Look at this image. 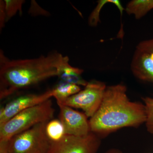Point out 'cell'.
I'll return each instance as SVG.
<instances>
[{
    "label": "cell",
    "instance_id": "obj_14",
    "mask_svg": "<svg viewBox=\"0 0 153 153\" xmlns=\"http://www.w3.org/2000/svg\"><path fill=\"white\" fill-rule=\"evenodd\" d=\"M45 131L51 143L59 141L65 135L64 127L59 120L52 119L48 122Z\"/></svg>",
    "mask_w": 153,
    "mask_h": 153
},
{
    "label": "cell",
    "instance_id": "obj_8",
    "mask_svg": "<svg viewBox=\"0 0 153 153\" xmlns=\"http://www.w3.org/2000/svg\"><path fill=\"white\" fill-rule=\"evenodd\" d=\"M51 90L41 94H27L10 102L0 110V126L23 111L40 104L52 97Z\"/></svg>",
    "mask_w": 153,
    "mask_h": 153
},
{
    "label": "cell",
    "instance_id": "obj_16",
    "mask_svg": "<svg viewBox=\"0 0 153 153\" xmlns=\"http://www.w3.org/2000/svg\"><path fill=\"white\" fill-rule=\"evenodd\" d=\"M143 100L146 115L145 123L147 131L153 134V97H143Z\"/></svg>",
    "mask_w": 153,
    "mask_h": 153
},
{
    "label": "cell",
    "instance_id": "obj_1",
    "mask_svg": "<svg viewBox=\"0 0 153 153\" xmlns=\"http://www.w3.org/2000/svg\"><path fill=\"white\" fill-rule=\"evenodd\" d=\"M144 103L132 102L123 84L107 86L99 108L89 120L91 132L104 137L123 128H137L146 122Z\"/></svg>",
    "mask_w": 153,
    "mask_h": 153
},
{
    "label": "cell",
    "instance_id": "obj_13",
    "mask_svg": "<svg viewBox=\"0 0 153 153\" xmlns=\"http://www.w3.org/2000/svg\"><path fill=\"white\" fill-rule=\"evenodd\" d=\"M107 4H112L115 5L120 12L121 16H122L123 11L125 8L123 7L120 1L119 0H99L97 1V4L88 18V25L91 27H95L100 23V13L102 8Z\"/></svg>",
    "mask_w": 153,
    "mask_h": 153
},
{
    "label": "cell",
    "instance_id": "obj_15",
    "mask_svg": "<svg viewBox=\"0 0 153 153\" xmlns=\"http://www.w3.org/2000/svg\"><path fill=\"white\" fill-rule=\"evenodd\" d=\"M5 9L7 22L18 13L22 14V6L25 2L23 0H4Z\"/></svg>",
    "mask_w": 153,
    "mask_h": 153
},
{
    "label": "cell",
    "instance_id": "obj_17",
    "mask_svg": "<svg viewBox=\"0 0 153 153\" xmlns=\"http://www.w3.org/2000/svg\"><path fill=\"white\" fill-rule=\"evenodd\" d=\"M136 49L149 53L153 57V38L140 42L137 45Z\"/></svg>",
    "mask_w": 153,
    "mask_h": 153
},
{
    "label": "cell",
    "instance_id": "obj_2",
    "mask_svg": "<svg viewBox=\"0 0 153 153\" xmlns=\"http://www.w3.org/2000/svg\"><path fill=\"white\" fill-rule=\"evenodd\" d=\"M63 55L53 52L33 59L11 60L0 50V99L57 76Z\"/></svg>",
    "mask_w": 153,
    "mask_h": 153
},
{
    "label": "cell",
    "instance_id": "obj_18",
    "mask_svg": "<svg viewBox=\"0 0 153 153\" xmlns=\"http://www.w3.org/2000/svg\"><path fill=\"white\" fill-rule=\"evenodd\" d=\"M7 15L5 9L4 1H0V29H3L7 23Z\"/></svg>",
    "mask_w": 153,
    "mask_h": 153
},
{
    "label": "cell",
    "instance_id": "obj_20",
    "mask_svg": "<svg viewBox=\"0 0 153 153\" xmlns=\"http://www.w3.org/2000/svg\"><path fill=\"white\" fill-rule=\"evenodd\" d=\"M106 153H122L119 150L116 149H113L110 150L108 152H107Z\"/></svg>",
    "mask_w": 153,
    "mask_h": 153
},
{
    "label": "cell",
    "instance_id": "obj_10",
    "mask_svg": "<svg viewBox=\"0 0 153 153\" xmlns=\"http://www.w3.org/2000/svg\"><path fill=\"white\" fill-rule=\"evenodd\" d=\"M83 69L71 66L68 56H63L57 67V75L60 80L79 86H86L87 81L82 78Z\"/></svg>",
    "mask_w": 153,
    "mask_h": 153
},
{
    "label": "cell",
    "instance_id": "obj_6",
    "mask_svg": "<svg viewBox=\"0 0 153 153\" xmlns=\"http://www.w3.org/2000/svg\"><path fill=\"white\" fill-rule=\"evenodd\" d=\"M100 143V137L92 132L82 137L65 134L59 141L51 143L48 153H96Z\"/></svg>",
    "mask_w": 153,
    "mask_h": 153
},
{
    "label": "cell",
    "instance_id": "obj_12",
    "mask_svg": "<svg viewBox=\"0 0 153 153\" xmlns=\"http://www.w3.org/2000/svg\"><path fill=\"white\" fill-rule=\"evenodd\" d=\"M81 90V88L79 85L62 81L51 89L52 97L56 100L57 104L61 103Z\"/></svg>",
    "mask_w": 153,
    "mask_h": 153
},
{
    "label": "cell",
    "instance_id": "obj_7",
    "mask_svg": "<svg viewBox=\"0 0 153 153\" xmlns=\"http://www.w3.org/2000/svg\"><path fill=\"white\" fill-rule=\"evenodd\" d=\"M57 105L60 108L59 120L63 124L65 134L82 137L90 132L89 121L85 114L63 104Z\"/></svg>",
    "mask_w": 153,
    "mask_h": 153
},
{
    "label": "cell",
    "instance_id": "obj_19",
    "mask_svg": "<svg viewBox=\"0 0 153 153\" xmlns=\"http://www.w3.org/2000/svg\"><path fill=\"white\" fill-rule=\"evenodd\" d=\"M0 153H7V141H0Z\"/></svg>",
    "mask_w": 153,
    "mask_h": 153
},
{
    "label": "cell",
    "instance_id": "obj_3",
    "mask_svg": "<svg viewBox=\"0 0 153 153\" xmlns=\"http://www.w3.org/2000/svg\"><path fill=\"white\" fill-rule=\"evenodd\" d=\"M54 113L50 99L23 111L0 126V141L8 140L38 124L48 122L53 119Z\"/></svg>",
    "mask_w": 153,
    "mask_h": 153
},
{
    "label": "cell",
    "instance_id": "obj_4",
    "mask_svg": "<svg viewBox=\"0 0 153 153\" xmlns=\"http://www.w3.org/2000/svg\"><path fill=\"white\" fill-rule=\"evenodd\" d=\"M47 122L38 124L7 141V153H48L51 146L46 134Z\"/></svg>",
    "mask_w": 153,
    "mask_h": 153
},
{
    "label": "cell",
    "instance_id": "obj_9",
    "mask_svg": "<svg viewBox=\"0 0 153 153\" xmlns=\"http://www.w3.org/2000/svg\"><path fill=\"white\" fill-rule=\"evenodd\" d=\"M131 68L137 79L153 84V57L150 54L136 49Z\"/></svg>",
    "mask_w": 153,
    "mask_h": 153
},
{
    "label": "cell",
    "instance_id": "obj_5",
    "mask_svg": "<svg viewBox=\"0 0 153 153\" xmlns=\"http://www.w3.org/2000/svg\"><path fill=\"white\" fill-rule=\"evenodd\" d=\"M106 87L104 82L91 80L88 82L83 90L57 104L82 109L88 117L91 118L101 105Z\"/></svg>",
    "mask_w": 153,
    "mask_h": 153
},
{
    "label": "cell",
    "instance_id": "obj_11",
    "mask_svg": "<svg viewBox=\"0 0 153 153\" xmlns=\"http://www.w3.org/2000/svg\"><path fill=\"white\" fill-rule=\"evenodd\" d=\"M153 9V0H132L126 6L125 11L129 15H133L140 19Z\"/></svg>",
    "mask_w": 153,
    "mask_h": 153
}]
</instances>
